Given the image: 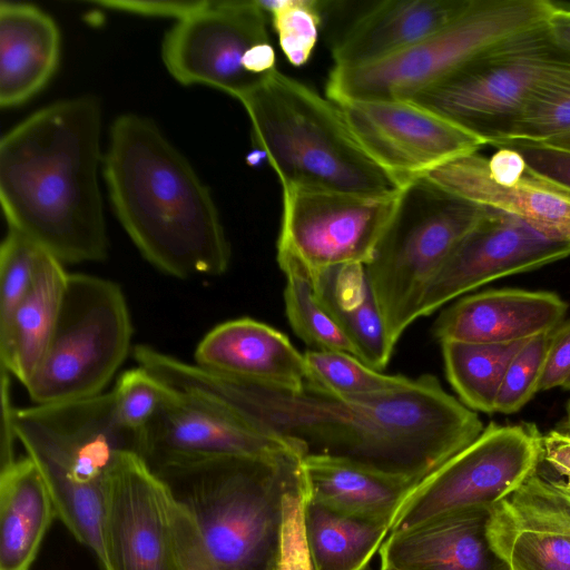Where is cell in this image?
Instances as JSON below:
<instances>
[{"label":"cell","mask_w":570,"mask_h":570,"mask_svg":"<svg viewBox=\"0 0 570 570\" xmlns=\"http://www.w3.org/2000/svg\"><path fill=\"white\" fill-rule=\"evenodd\" d=\"M141 364L171 390L295 444L304 456L346 460L415 485L484 430L432 374L392 392L350 396L307 379L289 389L222 375L157 348Z\"/></svg>","instance_id":"obj_1"},{"label":"cell","mask_w":570,"mask_h":570,"mask_svg":"<svg viewBox=\"0 0 570 570\" xmlns=\"http://www.w3.org/2000/svg\"><path fill=\"white\" fill-rule=\"evenodd\" d=\"M101 112L91 97L57 101L0 140V203L9 229L61 264L108 254L98 183Z\"/></svg>","instance_id":"obj_2"},{"label":"cell","mask_w":570,"mask_h":570,"mask_svg":"<svg viewBox=\"0 0 570 570\" xmlns=\"http://www.w3.org/2000/svg\"><path fill=\"white\" fill-rule=\"evenodd\" d=\"M102 175L120 225L155 268L180 279L228 269L230 245L208 187L150 119L116 118Z\"/></svg>","instance_id":"obj_3"},{"label":"cell","mask_w":570,"mask_h":570,"mask_svg":"<svg viewBox=\"0 0 570 570\" xmlns=\"http://www.w3.org/2000/svg\"><path fill=\"white\" fill-rule=\"evenodd\" d=\"M298 449L222 456L155 472L193 521L217 570H276L283 500L303 478Z\"/></svg>","instance_id":"obj_4"},{"label":"cell","mask_w":570,"mask_h":570,"mask_svg":"<svg viewBox=\"0 0 570 570\" xmlns=\"http://www.w3.org/2000/svg\"><path fill=\"white\" fill-rule=\"evenodd\" d=\"M282 187L360 195L402 189L362 149L340 107L277 69L240 100Z\"/></svg>","instance_id":"obj_5"},{"label":"cell","mask_w":570,"mask_h":570,"mask_svg":"<svg viewBox=\"0 0 570 570\" xmlns=\"http://www.w3.org/2000/svg\"><path fill=\"white\" fill-rule=\"evenodd\" d=\"M17 441L40 470L57 518L105 567L102 519L108 474L139 441L120 428L111 391L14 410Z\"/></svg>","instance_id":"obj_6"},{"label":"cell","mask_w":570,"mask_h":570,"mask_svg":"<svg viewBox=\"0 0 570 570\" xmlns=\"http://www.w3.org/2000/svg\"><path fill=\"white\" fill-rule=\"evenodd\" d=\"M552 10L548 0H471L446 26L401 52L368 65L333 67L326 97L335 104L407 101L493 46L546 23Z\"/></svg>","instance_id":"obj_7"},{"label":"cell","mask_w":570,"mask_h":570,"mask_svg":"<svg viewBox=\"0 0 570 570\" xmlns=\"http://www.w3.org/2000/svg\"><path fill=\"white\" fill-rule=\"evenodd\" d=\"M485 210L424 178L403 188L396 213L365 265L394 345L417 320L435 273Z\"/></svg>","instance_id":"obj_8"},{"label":"cell","mask_w":570,"mask_h":570,"mask_svg":"<svg viewBox=\"0 0 570 570\" xmlns=\"http://www.w3.org/2000/svg\"><path fill=\"white\" fill-rule=\"evenodd\" d=\"M134 328L119 284L69 274L46 354L24 386L33 404L102 393L126 360Z\"/></svg>","instance_id":"obj_9"},{"label":"cell","mask_w":570,"mask_h":570,"mask_svg":"<svg viewBox=\"0 0 570 570\" xmlns=\"http://www.w3.org/2000/svg\"><path fill=\"white\" fill-rule=\"evenodd\" d=\"M569 58L553 42L546 22L493 46L407 101L493 146L507 136L539 86Z\"/></svg>","instance_id":"obj_10"},{"label":"cell","mask_w":570,"mask_h":570,"mask_svg":"<svg viewBox=\"0 0 570 570\" xmlns=\"http://www.w3.org/2000/svg\"><path fill=\"white\" fill-rule=\"evenodd\" d=\"M542 438L533 423L491 422L472 443L413 489L390 533L446 514L492 509L538 470Z\"/></svg>","instance_id":"obj_11"},{"label":"cell","mask_w":570,"mask_h":570,"mask_svg":"<svg viewBox=\"0 0 570 570\" xmlns=\"http://www.w3.org/2000/svg\"><path fill=\"white\" fill-rule=\"evenodd\" d=\"M403 188L385 195L282 187L277 258L313 274L346 264L367 265L392 222Z\"/></svg>","instance_id":"obj_12"},{"label":"cell","mask_w":570,"mask_h":570,"mask_svg":"<svg viewBox=\"0 0 570 570\" xmlns=\"http://www.w3.org/2000/svg\"><path fill=\"white\" fill-rule=\"evenodd\" d=\"M266 42V13L257 0L209 1L165 35L161 59L179 83L206 85L240 100L263 80L246 70L247 53Z\"/></svg>","instance_id":"obj_13"},{"label":"cell","mask_w":570,"mask_h":570,"mask_svg":"<svg viewBox=\"0 0 570 570\" xmlns=\"http://www.w3.org/2000/svg\"><path fill=\"white\" fill-rule=\"evenodd\" d=\"M177 503L136 452H124L105 492L102 570H183L176 535Z\"/></svg>","instance_id":"obj_14"},{"label":"cell","mask_w":570,"mask_h":570,"mask_svg":"<svg viewBox=\"0 0 570 570\" xmlns=\"http://www.w3.org/2000/svg\"><path fill=\"white\" fill-rule=\"evenodd\" d=\"M336 105L362 149L401 188L487 145L480 137L410 101L356 100Z\"/></svg>","instance_id":"obj_15"},{"label":"cell","mask_w":570,"mask_h":570,"mask_svg":"<svg viewBox=\"0 0 570 570\" xmlns=\"http://www.w3.org/2000/svg\"><path fill=\"white\" fill-rule=\"evenodd\" d=\"M568 256L570 242L550 238L520 218L487 208L429 283L417 318L487 283Z\"/></svg>","instance_id":"obj_16"},{"label":"cell","mask_w":570,"mask_h":570,"mask_svg":"<svg viewBox=\"0 0 570 570\" xmlns=\"http://www.w3.org/2000/svg\"><path fill=\"white\" fill-rule=\"evenodd\" d=\"M490 158L478 151L453 158L423 178L436 187L570 242V193L533 174L522 156L500 146Z\"/></svg>","instance_id":"obj_17"},{"label":"cell","mask_w":570,"mask_h":570,"mask_svg":"<svg viewBox=\"0 0 570 570\" xmlns=\"http://www.w3.org/2000/svg\"><path fill=\"white\" fill-rule=\"evenodd\" d=\"M291 449L301 451L284 439L252 429L170 389L140 436L138 454L157 471L222 456H267Z\"/></svg>","instance_id":"obj_18"},{"label":"cell","mask_w":570,"mask_h":570,"mask_svg":"<svg viewBox=\"0 0 570 570\" xmlns=\"http://www.w3.org/2000/svg\"><path fill=\"white\" fill-rule=\"evenodd\" d=\"M567 311V302L553 292L490 289L464 296L443 309L432 333L440 344H509L552 333Z\"/></svg>","instance_id":"obj_19"},{"label":"cell","mask_w":570,"mask_h":570,"mask_svg":"<svg viewBox=\"0 0 570 570\" xmlns=\"http://www.w3.org/2000/svg\"><path fill=\"white\" fill-rule=\"evenodd\" d=\"M491 510L446 514L391 532L379 551L381 566L393 570H510L489 541Z\"/></svg>","instance_id":"obj_20"},{"label":"cell","mask_w":570,"mask_h":570,"mask_svg":"<svg viewBox=\"0 0 570 570\" xmlns=\"http://www.w3.org/2000/svg\"><path fill=\"white\" fill-rule=\"evenodd\" d=\"M195 364L232 377L295 389L307 379L304 354L276 328L243 317L220 323L199 341Z\"/></svg>","instance_id":"obj_21"},{"label":"cell","mask_w":570,"mask_h":570,"mask_svg":"<svg viewBox=\"0 0 570 570\" xmlns=\"http://www.w3.org/2000/svg\"><path fill=\"white\" fill-rule=\"evenodd\" d=\"M471 0H385L371 4L332 45L334 67L383 60L426 39L465 10Z\"/></svg>","instance_id":"obj_22"},{"label":"cell","mask_w":570,"mask_h":570,"mask_svg":"<svg viewBox=\"0 0 570 570\" xmlns=\"http://www.w3.org/2000/svg\"><path fill=\"white\" fill-rule=\"evenodd\" d=\"M60 33L40 8L0 2V106L11 108L40 91L55 73Z\"/></svg>","instance_id":"obj_23"},{"label":"cell","mask_w":570,"mask_h":570,"mask_svg":"<svg viewBox=\"0 0 570 570\" xmlns=\"http://www.w3.org/2000/svg\"><path fill=\"white\" fill-rule=\"evenodd\" d=\"M307 499L344 514L390 525L416 487L366 466L323 455L302 461Z\"/></svg>","instance_id":"obj_24"},{"label":"cell","mask_w":570,"mask_h":570,"mask_svg":"<svg viewBox=\"0 0 570 570\" xmlns=\"http://www.w3.org/2000/svg\"><path fill=\"white\" fill-rule=\"evenodd\" d=\"M48 485L28 456L0 469V570H31L52 520Z\"/></svg>","instance_id":"obj_25"},{"label":"cell","mask_w":570,"mask_h":570,"mask_svg":"<svg viewBox=\"0 0 570 570\" xmlns=\"http://www.w3.org/2000/svg\"><path fill=\"white\" fill-rule=\"evenodd\" d=\"M311 278L318 301L351 340L358 358L382 372L395 345L365 265H340L320 271Z\"/></svg>","instance_id":"obj_26"},{"label":"cell","mask_w":570,"mask_h":570,"mask_svg":"<svg viewBox=\"0 0 570 570\" xmlns=\"http://www.w3.org/2000/svg\"><path fill=\"white\" fill-rule=\"evenodd\" d=\"M63 264L46 254L36 281L0 328V367L23 386L38 370L52 336L67 285Z\"/></svg>","instance_id":"obj_27"},{"label":"cell","mask_w":570,"mask_h":570,"mask_svg":"<svg viewBox=\"0 0 570 570\" xmlns=\"http://www.w3.org/2000/svg\"><path fill=\"white\" fill-rule=\"evenodd\" d=\"M304 527L315 570H366L390 525L306 500Z\"/></svg>","instance_id":"obj_28"},{"label":"cell","mask_w":570,"mask_h":570,"mask_svg":"<svg viewBox=\"0 0 570 570\" xmlns=\"http://www.w3.org/2000/svg\"><path fill=\"white\" fill-rule=\"evenodd\" d=\"M525 341L509 344L442 343L445 374L460 401L473 411L494 413L505 370Z\"/></svg>","instance_id":"obj_29"},{"label":"cell","mask_w":570,"mask_h":570,"mask_svg":"<svg viewBox=\"0 0 570 570\" xmlns=\"http://www.w3.org/2000/svg\"><path fill=\"white\" fill-rule=\"evenodd\" d=\"M285 275V313L294 333L312 350L357 356L351 340L318 301L311 276L297 263L277 258Z\"/></svg>","instance_id":"obj_30"},{"label":"cell","mask_w":570,"mask_h":570,"mask_svg":"<svg viewBox=\"0 0 570 570\" xmlns=\"http://www.w3.org/2000/svg\"><path fill=\"white\" fill-rule=\"evenodd\" d=\"M488 537L510 570H570V538L520 525L497 505L491 510Z\"/></svg>","instance_id":"obj_31"},{"label":"cell","mask_w":570,"mask_h":570,"mask_svg":"<svg viewBox=\"0 0 570 570\" xmlns=\"http://www.w3.org/2000/svg\"><path fill=\"white\" fill-rule=\"evenodd\" d=\"M303 354L307 380L335 394H382L400 390L412 381L401 374H384L344 352L308 350Z\"/></svg>","instance_id":"obj_32"},{"label":"cell","mask_w":570,"mask_h":570,"mask_svg":"<svg viewBox=\"0 0 570 570\" xmlns=\"http://www.w3.org/2000/svg\"><path fill=\"white\" fill-rule=\"evenodd\" d=\"M570 131V58L535 90L499 147L512 141H543Z\"/></svg>","instance_id":"obj_33"},{"label":"cell","mask_w":570,"mask_h":570,"mask_svg":"<svg viewBox=\"0 0 570 570\" xmlns=\"http://www.w3.org/2000/svg\"><path fill=\"white\" fill-rule=\"evenodd\" d=\"M495 505L520 525L570 538V493L538 470Z\"/></svg>","instance_id":"obj_34"},{"label":"cell","mask_w":570,"mask_h":570,"mask_svg":"<svg viewBox=\"0 0 570 570\" xmlns=\"http://www.w3.org/2000/svg\"><path fill=\"white\" fill-rule=\"evenodd\" d=\"M271 16L278 45L295 67L305 65L316 46L322 11L327 2L317 0H257Z\"/></svg>","instance_id":"obj_35"},{"label":"cell","mask_w":570,"mask_h":570,"mask_svg":"<svg viewBox=\"0 0 570 570\" xmlns=\"http://www.w3.org/2000/svg\"><path fill=\"white\" fill-rule=\"evenodd\" d=\"M169 393L167 385L138 365L122 372L111 390L118 424L140 442Z\"/></svg>","instance_id":"obj_36"},{"label":"cell","mask_w":570,"mask_h":570,"mask_svg":"<svg viewBox=\"0 0 570 570\" xmlns=\"http://www.w3.org/2000/svg\"><path fill=\"white\" fill-rule=\"evenodd\" d=\"M47 253L8 229L0 246V328L31 289Z\"/></svg>","instance_id":"obj_37"},{"label":"cell","mask_w":570,"mask_h":570,"mask_svg":"<svg viewBox=\"0 0 570 570\" xmlns=\"http://www.w3.org/2000/svg\"><path fill=\"white\" fill-rule=\"evenodd\" d=\"M550 336L551 333L531 337L514 354L495 399V412H518L539 392Z\"/></svg>","instance_id":"obj_38"},{"label":"cell","mask_w":570,"mask_h":570,"mask_svg":"<svg viewBox=\"0 0 570 570\" xmlns=\"http://www.w3.org/2000/svg\"><path fill=\"white\" fill-rule=\"evenodd\" d=\"M306 500L303 473V478L284 495L276 570H315L304 527Z\"/></svg>","instance_id":"obj_39"},{"label":"cell","mask_w":570,"mask_h":570,"mask_svg":"<svg viewBox=\"0 0 570 570\" xmlns=\"http://www.w3.org/2000/svg\"><path fill=\"white\" fill-rule=\"evenodd\" d=\"M501 146L515 149L533 174L570 193V150L535 141H512Z\"/></svg>","instance_id":"obj_40"},{"label":"cell","mask_w":570,"mask_h":570,"mask_svg":"<svg viewBox=\"0 0 570 570\" xmlns=\"http://www.w3.org/2000/svg\"><path fill=\"white\" fill-rule=\"evenodd\" d=\"M570 376V320L563 321L549 341L539 391L563 386Z\"/></svg>","instance_id":"obj_41"},{"label":"cell","mask_w":570,"mask_h":570,"mask_svg":"<svg viewBox=\"0 0 570 570\" xmlns=\"http://www.w3.org/2000/svg\"><path fill=\"white\" fill-rule=\"evenodd\" d=\"M208 0L196 1H137V0H104L95 1L97 6L135 14L175 18L177 21L185 19L202 10L208 4Z\"/></svg>","instance_id":"obj_42"},{"label":"cell","mask_w":570,"mask_h":570,"mask_svg":"<svg viewBox=\"0 0 570 570\" xmlns=\"http://www.w3.org/2000/svg\"><path fill=\"white\" fill-rule=\"evenodd\" d=\"M176 535L183 570H217L208 557L193 521L178 504Z\"/></svg>","instance_id":"obj_43"},{"label":"cell","mask_w":570,"mask_h":570,"mask_svg":"<svg viewBox=\"0 0 570 570\" xmlns=\"http://www.w3.org/2000/svg\"><path fill=\"white\" fill-rule=\"evenodd\" d=\"M541 463H544L551 471L541 470L548 474L570 473V433L552 430L543 435Z\"/></svg>","instance_id":"obj_44"},{"label":"cell","mask_w":570,"mask_h":570,"mask_svg":"<svg viewBox=\"0 0 570 570\" xmlns=\"http://www.w3.org/2000/svg\"><path fill=\"white\" fill-rule=\"evenodd\" d=\"M11 375L1 370V446L0 459L1 466L16 459L14 442L17 436L13 426V414L16 407L11 399Z\"/></svg>","instance_id":"obj_45"},{"label":"cell","mask_w":570,"mask_h":570,"mask_svg":"<svg viewBox=\"0 0 570 570\" xmlns=\"http://www.w3.org/2000/svg\"><path fill=\"white\" fill-rule=\"evenodd\" d=\"M547 27L553 42L570 55V6L553 2Z\"/></svg>","instance_id":"obj_46"},{"label":"cell","mask_w":570,"mask_h":570,"mask_svg":"<svg viewBox=\"0 0 570 570\" xmlns=\"http://www.w3.org/2000/svg\"><path fill=\"white\" fill-rule=\"evenodd\" d=\"M535 142H541V144H544L548 146L570 150V131L563 132L561 135H557V136L546 139L543 141H535Z\"/></svg>","instance_id":"obj_47"},{"label":"cell","mask_w":570,"mask_h":570,"mask_svg":"<svg viewBox=\"0 0 570 570\" xmlns=\"http://www.w3.org/2000/svg\"><path fill=\"white\" fill-rule=\"evenodd\" d=\"M538 472L541 475L549 479L552 483H554L557 487H559L563 491L570 493V473H566L562 475H552V474H548L539 469H538Z\"/></svg>","instance_id":"obj_48"},{"label":"cell","mask_w":570,"mask_h":570,"mask_svg":"<svg viewBox=\"0 0 570 570\" xmlns=\"http://www.w3.org/2000/svg\"><path fill=\"white\" fill-rule=\"evenodd\" d=\"M562 431L570 433V400L567 403L564 428Z\"/></svg>","instance_id":"obj_49"},{"label":"cell","mask_w":570,"mask_h":570,"mask_svg":"<svg viewBox=\"0 0 570 570\" xmlns=\"http://www.w3.org/2000/svg\"><path fill=\"white\" fill-rule=\"evenodd\" d=\"M562 389L564 390H570V376L568 377V380L566 381V383L563 384Z\"/></svg>","instance_id":"obj_50"},{"label":"cell","mask_w":570,"mask_h":570,"mask_svg":"<svg viewBox=\"0 0 570 570\" xmlns=\"http://www.w3.org/2000/svg\"><path fill=\"white\" fill-rule=\"evenodd\" d=\"M380 570H393V569H390V568H386V567H382L381 566V569Z\"/></svg>","instance_id":"obj_51"}]
</instances>
